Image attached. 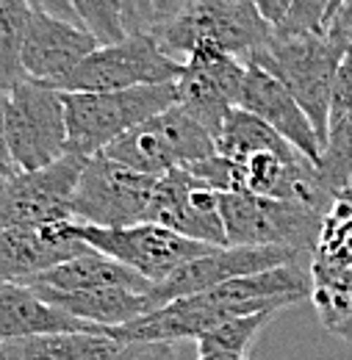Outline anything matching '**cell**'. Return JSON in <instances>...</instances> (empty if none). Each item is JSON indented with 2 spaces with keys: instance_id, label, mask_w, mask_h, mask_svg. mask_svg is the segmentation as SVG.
I'll return each mask as SVG.
<instances>
[{
  "instance_id": "6da1fadb",
  "label": "cell",
  "mask_w": 352,
  "mask_h": 360,
  "mask_svg": "<svg viewBox=\"0 0 352 360\" xmlns=\"http://www.w3.org/2000/svg\"><path fill=\"white\" fill-rule=\"evenodd\" d=\"M153 37L177 61L200 50H220L250 61L269 45L272 25L250 0H191Z\"/></svg>"
},
{
  "instance_id": "7a4b0ae2",
  "label": "cell",
  "mask_w": 352,
  "mask_h": 360,
  "mask_svg": "<svg viewBox=\"0 0 352 360\" xmlns=\"http://www.w3.org/2000/svg\"><path fill=\"white\" fill-rule=\"evenodd\" d=\"M347 45L336 39L330 31L325 34H303V37H277L272 31L269 45L261 47L250 61L272 72L291 97L303 105L313 122L316 134L327 139L330 125V105H333V86L339 61Z\"/></svg>"
},
{
  "instance_id": "3957f363",
  "label": "cell",
  "mask_w": 352,
  "mask_h": 360,
  "mask_svg": "<svg viewBox=\"0 0 352 360\" xmlns=\"http://www.w3.org/2000/svg\"><path fill=\"white\" fill-rule=\"evenodd\" d=\"M177 105L175 84L125 91H64L67 153L92 158L131 128Z\"/></svg>"
},
{
  "instance_id": "277c9868",
  "label": "cell",
  "mask_w": 352,
  "mask_h": 360,
  "mask_svg": "<svg viewBox=\"0 0 352 360\" xmlns=\"http://www.w3.org/2000/svg\"><path fill=\"white\" fill-rule=\"evenodd\" d=\"M103 155L133 172L161 178L170 169H189L217 155V139L183 105H172L111 141Z\"/></svg>"
},
{
  "instance_id": "5b68a950",
  "label": "cell",
  "mask_w": 352,
  "mask_h": 360,
  "mask_svg": "<svg viewBox=\"0 0 352 360\" xmlns=\"http://www.w3.org/2000/svg\"><path fill=\"white\" fill-rule=\"evenodd\" d=\"M227 247H294L313 258L325 214L294 200H275L250 191L220 194Z\"/></svg>"
},
{
  "instance_id": "8992f818",
  "label": "cell",
  "mask_w": 352,
  "mask_h": 360,
  "mask_svg": "<svg viewBox=\"0 0 352 360\" xmlns=\"http://www.w3.org/2000/svg\"><path fill=\"white\" fill-rule=\"evenodd\" d=\"M183 61L164 53L153 34H133L122 42L100 45L67 78L58 91H125L153 84H175Z\"/></svg>"
},
{
  "instance_id": "52a82bcc",
  "label": "cell",
  "mask_w": 352,
  "mask_h": 360,
  "mask_svg": "<svg viewBox=\"0 0 352 360\" xmlns=\"http://www.w3.org/2000/svg\"><path fill=\"white\" fill-rule=\"evenodd\" d=\"M6 147L20 172L42 169L67 155L64 91L42 81H23L8 94Z\"/></svg>"
},
{
  "instance_id": "ba28073f",
  "label": "cell",
  "mask_w": 352,
  "mask_h": 360,
  "mask_svg": "<svg viewBox=\"0 0 352 360\" xmlns=\"http://www.w3.org/2000/svg\"><path fill=\"white\" fill-rule=\"evenodd\" d=\"M156 180L158 178L133 172L97 153L87 158L73 191V219L94 227H128L147 222Z\"/></svg>"
},
{
  "instance_id": "9c48e42d",
  "label": "cell",
  "mask_w": 352,
  "mask_h": 360,
  "mask_svg": "<svg viewBox=\"0 0 352 360\" xmlns=\"http://www.w3.org/2000/svg\"><path fill=\"white\" fill-rule=\"evenodd\" d=\"M75 233L92 250L117 258L120 264L131 266L150 283L167 280L183 264L211 250V244L194 241L156 222H139L128 227H94L75 222Z\"/></svg>"
},
{
  "instance_id": "30bf717a",
  "label": "cell",
  "mask_w": 352,
  "mask_h": 360,
  "mask_svg": "<svg viewBox=\"0 0 352 360\" xmlns=\"http://www.w3.org/2000/svg\"><path fill=\"white\" fill-rule=\"evenodd\" d=\"M87 158L67 153L42 169L17 172L0 194V230L73 219V191Z\"/></svg>"
},
{
  "instance_id": "8fae6325",
  "label": "cell",
  "mask_w": 352,
  "mask_h": 360,
  "mask_svg": "<svg viewBox=\"0 0 352 360\" xmlns=\"http://www.w3.org/2000/svg\"><path fill=\"white\" fill-rule=\"evenodd\" d=\"M303 258H310V255L294 250V247H211L206 255L191 258L189 264L172 271L167 280L156 283L150 297H153L156 308H161V305H170L183 297L211 291L227 280H236L244 274H258V271L294 264Z\"/></svg>"
},
{
  "instance_id": "7c38bea8",
  "label": "cell",
  "mask_w": 352,
  "mask_h": 360,
  "mask_svg": "<svg viewBox=\"0 0 352 360\" xmlns=\"http://www.w3.org/2000/svg\"><path fill=\"white\" fill-rule=\"evenodd\" d=\"M147 222L170 227L211 247H227L220 191L189 169H170L156 180Z\"/></svg>"
},
{
  "instance_id": "4fadbf2b",
  "label": "cell",
  "mask_w": 352,
  "mask_h": 360,
  "mask_svg": "<svg viewBox=\"0 0 352 360\" xmlns=\"http://www.w3.org/2000/svg\"><path fill=\"white\" fill-rule=\"evenodd\" d=\"M244 75L247 61L220 50H200L183 61V72L175 81L177 105H183L217 139L227 114L239 108Z\"/></svg>"
},
{
  "instance_id": "5bb4252c",
  "label": "cell",
  "mask_w": 352,
  "mask_h": 360,
  "mask_svg": "<svg viewBox=\"0 0 352 360\" xmlns=\"http://www.w3.org/2000/svg\"><path fill=\"white\" fill-rule=\"evenodd\" d=\"M89 250L92 247L75 233V219L37 227H6L0 230V283L31 285L44 271Z\"/></svg>"
},
{
  "instance_id": "9a60e30c",
  "label": "cell",
  "mask_w": 352,
  "mask_h": 360,
  "mask_svg": "<svg viewBox=\"0 0 352 360\" xmlns=\"http://www.w3.org/2000/svg\"><path fill=\"white\" fill-rule=\"evenodd\" d=\"M313 294V274L303 261L283 264L275 269L244 274L236 280H227L211 291H203L200 297L217 308L225 319L233 316H253L264 311H283L289 305H297Z\"/></svg>"
},
{
  "instance_id": "2e32d148",
  "label": "cell",
  "mask_w": 352,
  "mask_h": 360,
  "mask_svg": "<svg viewBox=\"0 0 352 360\" xmlns=\"http://www.w3.org/2000/svg\"><path fill=\"white\" fill-rule=\"evenodd\" d=\"M97 47L100 42L84 25L31 8L23 42V67L31 81L56 86Z\"/></svg>"
},
{
  "instance_id": "e0dca14e",
  "label": "cell",
  "mask_w": 352,
  "mask_h": 360,
  "mask_svg": "<svg viewBox=\"0 0 352 360\" xmlns=\"http://www.w3.org/2000/svg\"><path fill=\"white\" fill-rule=\"evenodd\" d=\"M239 108L261 117L269 128H275L313 164L319 161L325 144L316 134L313 122L308 120V114L272 72H266L264 67H258L253 61H247V75H244V86H241V97H239Z\"/></svg>"
},
{
  "instance_id": "ac0fdd59",
  "label": "cell",
  "mask_w": 352,
  "mask_h": 360,
  "mask_svg": "<svg viewBox=\"0 0 352 360\" xmlns=\"http://www.w3.org/2000/svg\"><path fill=\"white\" fill-rule=\"evenodd\" d=\"M53 333H103V327L64 314L31 285L0 283V344Z\"/></svg>"
},
{
  "instance_id": "d6986e66",
  "label": "cell",
  "mask_w": 352,
  "mask_h": 360,
  "mask_svg": "<svg viewBox=\"0 0 352 360\" xmlns=\"http://www.w3.org/2000/svg\"><path fill=\"white\" fill-rule=\"evenodd\" d=\"M31 285H44L53 291H100V288H125L136 294H150L156 283L142 277L131 266L120 264L117 258L89 250L84 255H75L50 271H44Z\"/></svg>"
},
{
  "instance_id": "ffe728a7",
  "label": "cell",
  "mask_w": 352,
  "mask_h": 360,
  "mask_svg": "<svg viewBox=\"0 0 352 360\" xmlns=\"http://www.w3.org/2000/svg\"><path fill=\"white\" fill-rule=\"evenodd\" d=\"M44 300L64 314L97 327H120L133 319L153 314L156 302L150 294H136L125 288H100V291H53L44 285H31Z\"/></svg>"
},
{
  "instance_id": "44dd1931",
  "label": "cell",
  "mask_w": 352,
  "mask_h": 360,
  "mask_svg": "<svg viewBox=\"0 0 352 360\" xmlns=\"http://www.w3.org/2000/svg\"><path fill=\"white\" fill-rule=\"evenodd\" d=\"M120 341L106 333H53L0 344L6 360H111Z\"/></svg>"
},
{
  "instance_id": "7402d4cb",
  "label": "cell",
  "mask_w": 352,
  "mask_h": 360,
  "mask_svg": "<svg viewBox=\"0 0 352 360\" xmlns=\"http://www.w3.org/2000/svg\"><path fill=\"white\" fill-rule=\"evenodd\" d=\"M313 274V305L325 327L352 341V266L310 261Z\"/></svg>"
},
{
  "instance_id": "603a6c76",
  "label": "cell",
  "mask_w": 352,
  "mask_h": 360,
  "mask_svg": "<svg viewBox=\"0 0 352 360\" xmlns=\"http://www.w3.org/2000/svg\"><path fill=\"white\" fill-rule=\"evenodd\" d=\"M286 153V150H297L291 147L275 128H269L261 117L244 111V108H233L217 134V153L230 158V161H241L253 153Z\"/></svg>"
},
{
  "instance_id": "cb8c5ba5",
  "label": "cell",
  "mask_w": 352,
  "mask_h": 360,
  "mask_svg": "<svg viewBox=\"0 0 352 360\" xmlns=\"http://www.w3.org/2000/svg\"><path fill=\"white\" fill-rule=\"evenodd\" d=\"M28 17V0H0V94H11L23 81H28V72L23 67Z\"/></svg>"
},
{
  "instance_id": "d4e9b609",
  "label": "cell",
  "mask_w": 352,
  "mask_h": 360,
  "mask_svg": "<svg viewBox=\"0 0 352 360\" xmlns=\"http://www.w3.org/2000/svg\"><path fill=\"white\" fill-rule=\"evenodd\" d=\"M316 172L336 197H341V191L352 186V108L330 117L325 150L316 161Z\"/></svg>"
},
{
  "instance_id": "484cf974",
  "label": "cell",
  "mask_w": 352,
  "mask_h": 360,
  "mask_svg": "<svg viewBox=\"0 0 352 360\" xmlns=\"http://www.w3.org/2000/svg\"><path fill=\"white\" fill-rule=\"evenodd\" d=\"M277 311H264V314L253 316H233L227 321L217 324L214 330H208L203 338H197V355H208V352H230V355H241L247 358V349L253 347L256 335L264 330L266 324L275 319Z\"/></svg>"
},
{
  "instance_id": "4316f807",
  "label": "cell",
  "mask_w": 352,
  "mask_h": 360,
  "mask_svg": "<svg viewBox=\"0 0 352 360\" xmlns=\"http://www.w3.org/2000/svg\"><path fill=\"white\" fill-rule=\"evenodd\" d=\"M78 22L100 45H114L128 37L120 0H73Z\"/></svg>"
},
{
  "instance_id": "83f0119b",
  "label": "cell",
  "mask_w": 352,
  "mask_h": 360,
  "mask_svg": "<svg viewBox=\"0 0 352 360\" xmlns=\"http://www.w3.org/2000/svg\"><path fill=\"white\" fill-rule=\"evenodd\" d=\"M330 20V0H294L289 17L275 28L277 37L325 34Z\"/></svg>"
},
{
  "instance_id": "f1b7e54d",
  "label": "cell",
  "mask_w": 352,
  "mask_h": 360,
  "mask_svg": "<svg viewBox=\"0 0 352 360\" xmlns=\"http://www.w3.org/2000/svg\"><path fill=\"white\" fill-rule=\"evenodd\" d=\"M111 360H180L172 341H128Z\"/></svg>"
},
{
  "instance_id": "f546056e",
  "label": "cell",
  "mask_w": 352,
  "mask_h": 360,
  "mask_svg": "<svg viewBox=\"0 0 352 360\" xmlns=\"http://www.w3.org/2000/svg\"><path fill=\"white\" fill-rule=\"evenodd\" d=\"M352 108V42L347 45L341 61H339V72H336V86H333V105H330V117L344 114Z\"/></svg>"
},
{
  "instance_id": "4dcf8cb0",
  "label": "cell",
  "mask_w": 352,
  "mask_h": 360,
  "mask_svg": "<svg viewBox=\"0 0 352 360\" xmlns=\"http://www.w3.org/2000/svg\"><path fill=\"white\" fill-rule=\"evenodd\" d=\"M250 3L256 6V11L264 17L266 22L272 25V31H275V28L289 17L294 0H250Z\"/></svg>"
},
{
  "instance_id": "1f68e13d",
  "label": "cell",
  "mask_w": 352,
  "mask_h": 360,
  "mask_svg": "<svg viewBox=\"0 0 352 360\" xmlns=\"http://www.w3.org/2000/svg\"><path fill=\"white\" fill-rule=\"evenodd\" d=\"M327 31L336 37V39H341L344 45H350L352 42V0H344L341 3V8L333 14V20L327 22Z\"/></svg>"
},
{
  "instance_id": "d6a6232c",
  "label": "cell",
  "mask_w": 352,
  "mask_h": 360,
  "mask_svg": "<svg viewBox=\"0 0 352 360\" xmlns=\"http://www.w3.org/2000/svg\"><path fill=\"white\" fill-rule=\"evenodd\" d=\"M28 3H31V8H37V11L61 17V20H70V22H78L75 8H73V0H28ZM78 25H81V22H78Z\"/></svg>"
},
{
  "instance_id": "836d02e7",
  "label": "cell",
  "mask_w": 352,
  "mask_h": 360,
  "mask_svg": "<svg viewBox=\"0 0 352 360\" xmlns=\"http://www.w3.org/2000/svg\"><path fill=\"white\" fill-rule=\"evenodd\" d=\"M150 3H153V14H156V31H158L164 22H170L177 11H180L186 3H191V0H150ZM156 31H153V34H156Z\"/></svg>"
},
{
  "instance_id": "e575fe53",
  "label": "cell",
  "mask_w": 352,
  "mask_h": 360,
  "mask_svg": "<svg viewBox=\"0 0 352 360\" xmlns=\"http://www.w3.org/2000/svg\"><path fill=\"white\" fill-rule=\"evenodd\" d=\"M6 105H8V94H0V158H8V147H6Z\"/></svg>"
},
{
  "instance_id": "d590c367",
  "label": "cell",
  "mask_w": 352,
  "mask_h": 360,
  "mask_svg": "<svg viewBox=\"0 0 352 360\" xmlns=\"http://www.w3.org/2000/svg\"><path fill=\"white\" fill-rule=\"evenodd\" d=\"M20 169L11 164V158H0V194H3V188L11 183V178L17 175Z\"/></svg>"
},
{
  "instance_id": "8d00e7d4",
  "label": "cell",
  "mask_w": 352,
  "mask_h": 360,
  "mask_svg": "<svg viewBox=\"0 0 352 360\" xmlns=\"http://www.w3.org/2000/svg\"><path fill=\"white\" fill-rule=\"evenodd\" d=\"M197 360H247V358L230 355V352H208V355H197Z\"/></svg>"
},
{
  "instance_id": "74e56055",
  "label": "cell",
  "mask_w": 352,
  "mask_h": 360,
  "mask_svg": "<svg viewBox=\"0 0 352 360\" xmlns=\"http://www.w3.org/2000/svg\"><path fill=\"white\" fill-rule=\"evenodd\" d=\"M341 3H344V0H330V20H333V14L341 8ZM330 20H327V22H330Z\"/></svg>"
},
{
  "instance_id": "f35d334b",
  "label": "cell",
  "mask_w": 352,
  "mask_h": 360,
  "mask_svg": "<svg viewBox=\"0 0 352 360\" xmlns=\"http://www.w3.org/2000/svg\"><path fill=\"white\" fill-rule=\"evenodd\" d=\"M339 200H344V202H350V205H352V188L341 191V197H339Z\"/></svg>"
},
{
  "instance_id": "ab89813d",
  "label": "cell",
  "mask_w": 352,
  "mask_h": 360,
  "mask_svg": "<svg viewBox=\"0 0 352 360\" xmlns=\"http://www.w3.org/2000/svg\"><path fill=\"white\" fill-rule=\"evenodd\" d=\"M0 360H6V358H3V355H0Z\"/></svg>"
},
{
  "instance_id": "60d3db41",
  "label": "cell",
  "mask_w": 352,
  "mask_h": 360,
  "mask_svg": "<svg viewBox=\"0 0 352 360\" xmlns=\"http://www.w3.org/2000/svg\"><path fill=\"white\" fill-rule=\"evenodd\" d=\"M350 188H352V186H350Z\"/></svg>"
}]
</instances>
